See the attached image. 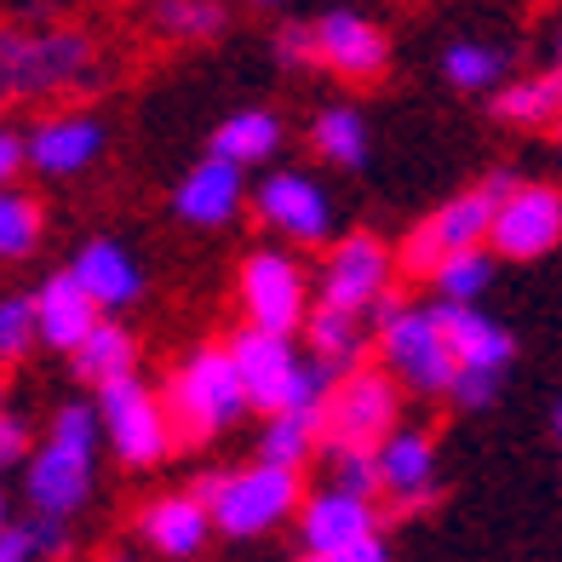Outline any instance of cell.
<instances>
[{
  "mask_svg": "<svg viewBox=\"0 0 562 562\" xmlns=\"http://www.w3.org/2000/svg\"><path fill=\"white\" fill-rule=\"evenodd\" d=\"M98 437L104 419L87 402H64L53 414L46 442H35L30 465H23V494H30L35 517H75L92 499V476H98Z\"/></svg>",
  "mask_w": 562,
  "mask_h": 562,
  "instance_id": "obj_1",
  "label": "cell"
},
{
  "mask_svg": "<svg viewBox=\"0 0 562 562\" xmlns=\"http://www.w3.org/2000/svg\"><path fill=\"white\" fill-rule=\"evenodd\" d=\"M98 75V46L75 23H7L0 30V87L12 98H58Z\"/></svg>",
  "mask_w": 562,
  "mask_h": 562,
  "instance_id": "obj_2",
  "label": "cell"
},
{
  "mask_svg": "<svg viewBox=\"0 0 562 562\" xmlns=\"http://www.w3.org/2000/svg\"><path fill=\"white\" fill-rule=\"evenodd\" d=\"M161 396H167L172 430H178V442H184V448L224 437V430L252 407V396H247V385H241V368H236V356H229V345H195L184 362L167 373Z\"/></svg>",
  "mask_w": 562,
  "mask_h": 562,
  "instance_id": "obj_3",
  "label": "cell"
},
{
  "mask_svg": "<svg viewBox=\"0 0 562 562\" xmlns=\"http://www.w3.org/2000/svg\"><path fill=\"white\" fill-rule=\"evenodd\" d=\"M373 322V345H379V368H391L402 379V391H419V396H448L459 362H453V345L442 334V316L437 304H407L396 293H385L368 311Z\"/></svg>",
  "mask_w": 562,
  "mask_h": 562,
  "instance_id": "obj_4",
  "label": "cell"
},
{
  "mask_svg": "<svg viewBox=\"0 0 562 562\" xmlns=\"http://www.w3.org/2000/svg\"><path fill=\"white\" fill-rule=\"evenodd\" d=\"M195 494L207 499L218 533H229V540H265V533H276L281 522H299L304 482H299L293 465L252 459V465H241V471L201 476Z\"/></svg>",
  "mask_w": 562,
  "mask_h": 562,
  "instance_id": "obj_5",
  "label": "cell"
},
{
  "mask_svg": "<svg viewBox=\"0 0 562 562\" xmlns=\"http://www.w3.org/2000/svg\"><path fill=\"white\" fill-rule=\"evenodd\" d=\"M98 419H104V442L115 448V459L126 471H156L161 459L178 448L167 396L149 391L138 373H126V379H115V385L98 391Z\"/></svg>",
  "mask_w": 562,
  "mask_h": 562,
  "instance_id": "obj_6",
  "label": "cell"
},
{
  "mask_svg": "<svg viewBox=\"0 0 562 562\" xmlns=\"http://www.w3.org/2000/svg\"><path fill=\"white\" fill-rule=\"evenodd\" d=\"M311 293H316V281L281 247H252L236 270L241 316H247V327H265V334H304V322L316 311Z\"/></svg>",
  "mask_w": 562,
  "mask_h": 562,
  "instance_id": "obj_7",
  "label": "cell"
},
{
  "mask_svg": "<svg viewBox=\"0 0 562 562\" xmlns=\"http://www.w3.org/2000/svg\"><path fill=\"white\" fill-rule=\"evenodd\" d=\"M327 442L322 448H379L402 425V379L391 368H350L327 396Z\"/></svg>",
  "mask_w": 562,
  "mask_h": 562,
  "instance_id": "obj_8",
  "label": "cell"
},
{
  "mask_svg": "<svg viewBox=\"0 0 562 562\" xmlns=\"http://www.w3.org/2000/svg\"><path fill=\"white\" fill-rule=\"evenodd\" d=\"M252 213L270 236L293 247H327V236H334V195L322 190L316 172L299 167H270L252 184Z\"/></svg>",
  "mask_w": 562,
  "mask_h": 562,
  "instance_id": "obj_9",
  "label": "cell"
},
{
  "mask_svg": "<svg viewBox=\"0 0 562 562\" xmlns=\"http://www.w3.org/2000/svg\"><path fill=\"white\" fill-rule=\"evenodd\" d=\"M391 276H396V252L391 241H379L373 229H350L327 247L322 276H316V299L322 304H339V311L368 316L379 299L391 293Z\"/></svg>",
  "mask_w": 562,
  "mask_h": 562,
  "instance_id": "obj_10",
  "label": "cell"
},
{
  "mask_svg": "<svg viewBox=\"0 0 562 562\" xmlns=\"http://www.w3.org/2000/svg\"><path fill=\"white\" fill-rule=\"evenodd\" d=\"M316 46H322V69L339 75V81H356V87H368L391 69L385 23L356 12V7H327L316 18Z\"/></svg>",
  "mask_w": 562,
  "mask_h": 562,
  "instance_id": "obj_11",
  "label": "cell"
},
{
  "mask_svg": "<svg viewBox=\"0 0 562 562\" xmlns=\"http://www.w3.org/2000/svg\"><path fill=\"white\" fill-rule=\"evenodd\" d=\"M562 241V190L557 184H517L494 207L488 247L499 259H546Z\"/></svg>",
  "mask_w": 562,
  "mask_h": 562,
  "instance_id": "obj_12",
  "label": "cell"
},
{
  "mask_svg": "<svg viewBox=\"0 0 562 562\" xmlns=\"http://www.w3.org/2000/svg\"><path fill=\"white\" fill-rule=\"evenodd\" d=\"M299 334H265V327H241V334H229V356H236L241 368V385L252 396L259 414H281L293 396V379L304 368V350L293 345Z\"/></svg>",
  "mask_w": 562,
  "mask_h": 562,
  "instance_id": "obj_13",
  "label": "cell"
},
{
  "mask_svg": "<svg viewBox=\"0 0 562 562\" xmlns=\"http://www.w3.org/2000/svg\"><path fill=\"white\" fill-rule=\"evenodd\" d=\"M30 167L41 178H81L87 167H98V156H104V121L87 115V110H53V115H41L30 133Z\"/></svg>",
  "mask_w": 562,
  "mask_h": 562,
  "instance_id": "obj_14",
  "label": "cell"
},
{
  "mask_svg": "<svg viewBox=\"0 0 562 562\" xmlns=\"http://www.w3.org/2000/svg\"><path fill=\"white\" fill-rule=\"evenodd\" d=\"M247 167H236V161H224V156H201L184 178H178V190H172V213L184 218V224H195V229H224V224H236V213L252 201V190H247V178H241Z\"/></svg>",
  "mask_w": 562,
  "mask_h": 562,
  "instance_id": "obj_15",
  "label": "cell"
},
{
  "mask_svg": "<svg viewBox=\"0 0 562 562\" xmlns=\"http://www.w3.org/2000/svg\"><path fill=\"white\" fill-rule=\"evenodd\" d=\"M368 533H379V517H373L368 494H350V488H339V482L304 494V505H299V540H304V551L334 557V551H345L356 540H368Z\"/></svg>",
  "mask_w": 562,
  "mask_h": 562,
  "instance_id": "obj_16",
  "label": "cell"
},
{
  "mask_svg": "<svg viewBox=\"0 0 562 562\" xmlns=\"http://www.w3.org/2000/svg\"><path fill=\"white\" fill-rule=\"evenodd\" d=\"M138 533H144L149 551H161V557H172V562H190V557L207 551V540H213L218 528H213L207 499L190 488V494H161V499H149L144 517H138Z\"/></svg>",
  "mask_w": 562,
  "mask_h": 562,
  "instance_id": "obj_17",
  "label": "cell"
},
{
  "mask_svg": "<svg viewBox=\"0 0 562 562\" xmlns=\"http://www.w3.org/2000/svg\"><path fill=\"white\" fill-rule=\"evenodd\" d=\"M379 482H385V499L402 510H419L437 499V442L425 430L396 425L385 442H379Z\"/></svg>",
  "mask_w": 562,
  "mask_h": 562,
  "instance_id": "obj_18",
  "label": "cell"
},
{
  "mask_svg": "<svg viewBox=\"0 0 562 562\" xmlns=\"http://www.w3.org/2000/svg\"><path fill=\"white\" fill-rule=\"evenodd\" d=\"M69 270H75V281H81L98 304H104V316H115V311H126V304L144 299V265L115 236L81 241V247H75V259H69Z\"/></svg>",
  "mask_w": 562,
  "mask_h": 562,
  "instance_id": "obj_19",
  "label": "cell"
},
{
  "mask_svg": "<svg viewBox=\"0 0 562 562\" xmlns=\"http://www.w3.org/2000/svg\"><path fill=\"white\" fill-rule=\"evenodd\" d=\"M437 316H442V334L453 345L459 368H488V373L510 368L517 339H510L505 322H494L488 311H476V304H453V299H437Z\"/></svg>",
  "mask_w": 562,
  "mask_h": 562,
  "instance_id": "obj_20",
  "label": "cell"
},
{
  "mask_svg": "<svg viewBox=\"0 0 562 562\" xmlns=\"http://www.w3.org/2000/svg\"><path fill=\"white\" fill-rule=\"evenodd\" d=\"M35 316H41V345H53V350L69 356L98 322H104V304H98L81 281H75V270H58L35 293Z\"/></svg>",
  "mask_w": 562,
  "mask_h": 562,
  "instance_id": "obj_21",
  "label": "cell"
},
{
  "mask_svg": "<svg viewBox=\"0 0 562 562\" xmlns=\"http://www.w3.org/2000/svg\"><path fill=\"white\" fill-rule=\"evenodd\" d=\"M281 133H288V126H281V115H276V110L247 104V110L224 115V121L213 126L207 149H213V156H224V161H236V167H265V161H276Z\"/></svg>",
  "mask_w": 562,
  "mask_h": 562,
  "instance_id": "obj_22",
  "label": "cell"
},
{
  "mask_svg": "<svg viewBox=\"0 0 562 562\" xmlns=\"http://www.w3.org/2000/svg\"><path fill=\"white\" fill-rule=\"evenodd\" d=\"M69 362H75V379H81V385L104 391V385H115V379L138 373V339L126 334V327H121L115 316H104V322H98L81 345L69 350Z\"/></svg>",
  "mask_w": 562,
  "mask_h": 562,
  "instance_id": "obj_23",
  "label": "cell"
},
{
  "mask_svg": "<svg viewBox=\"0 0 562 562\" xmlns=\"http://www.w3.org/2000/svg\"><path fill=\"white\" fill-rule=\"evenodd\" d=\"M494 121L505 126H528V133H540V126H557L562 121V69H546V75H517V81H505L494 98H488Z\"/></svg>",
  "mask_w": 562,
  "mask_h": 562,
  "instance_id": "obj_24",
  "label": "cell"
},
{
  "mask_svg": "<svg viewBox=\"0 0 562 562\" xmlns=\"http://www.w3.org/2000/svg\"><path fill=\"white\" fill-rule=\"evenodd\" d=\"M368 339H373V334L362 327V316H356V311H339V304H322V299H316L311 322H304V350L322 356V362L339 368V373L362 368Z\"/></svg>",
  "mask_w": 562,
  "mask_h": 562,
  "instance_id": "obj_25",
  "label": "cell"
},
{
  "mask_svg": "<svg viewBox=\"0 0 562 562\" xmlns=\"http://www.w3.org/2000/svg\"><path fill=\"white\" fill-rule=\"evenodd\" d=\"M442 81L453 92H471V98H494L510 81V53L499 41H448L442 46Z\"/></svg>",
  "mask_w": 562,
  "mask_h": 562,
  "instance_id": "obj_26",
  "label": "cell"
},
{
  "mask_svg": "<svg viewBox=\"0 0 562 562\" xmlns=\"http://www.w3.org/2000/svg\"><path fill=\"white\" fill-rule=\"evenodd\" d=\"M494 207H499V201H494L488 190L476 184V190H465V195L442 201V207L425 218V229L437 236V247H442V252L488 247V236H494Z\"/></svg>",
  "mask_w": 562,
  "mask_h": 562,
  "instance_id": "obj_27",
  "label": "cell"
},
{
  "mask_svg": "<svg viewBox=\"0 0 562 562\" xmlns=\"http://www.w3.org/2000/svg\"><path fill=\"white\" fill-rule=\"evenodd\" d=\"M373 138H368V115L362 110H350V104H327V110H316V121H311V149L327 161V167H345V172H356V167H368V149Z\"/></svg>",
  "mask_w": 562,
  "mask_h": 562,
  "instance_id": "obj_28",
  "label": "cell"
},
{
  "mask_svg": "<svg viewBox=\"0 0 562 562\" xmlns=\"http://www.w3.org/2000/svg\"><path fill=\"white\" fill-rule=\"evenodd\" d=\"M322 442H327L322 414H265V430H259V459H276V465L304 471V465H311V459L322 453Z\"/></svg>",
  "mask_w": 562,
  "mask_h": 562,
  "instance_id": "obj_29",
  "label": "cell"
},
{
  "mask_svg": "<svg viewBox=\"0 0 562 562\" xmlns=\"http://www.w3.org/2000/svg\"><path fill=\"white\" fill-rule=\"evenodd\" d=\"M156 30L167 41H218L229 30V7L224 0H156Z\"/></svg>",
  "mask_w": 562,
  "mask_h": 562,
  "instance_id": "obj_30",
  "label": "cell"
},
{
  "mask_svg": "<svg viewBox=\"0 0 562 562\" xmlns=\"http://www.w3.org/2000/svg\"><path fill=\"white\" fill-rule=\"evenodd\" d=\"M46 213L35 195H23L18 184H0V259H30L41 247Z\"/></svg>",
  "mask_w": 562,
  "mask_h": 562,
  "instance_id": "obj_31",
  "label": "cell"
},
{
  "mask_svg": "<svg viewBox=\"0 0 562 562\" xmlns=\"http://www.w3.org/2000/svg\"><path fill=\"white\" fill-rule=\"evenodd\" d=\"M488 281H494V247H465V252H448V259L437 265L430 288H437V299L476 304L482 293H488Z\"/></svg>",
  "mask_w": 562,
  "mask_h": 562,
  "instance_id": "obj_32",
  "label": "cell"
},
{
  "mask_svg": "<svg viewBox=\"0 0 562 562\" xmlns=\"http://www.w3.org/2000/svg\"><path fill=\"white\" fill-rule=\"evenodd\" d=\"M41 345V316H35V299L7 293L0 299V362H23Z\"/></svg>",
  "mask_w": 562,
  "mask_h": 562,
  "instance_id": "obj_33",
  "label": "cell"
},
{
  "mask_svg": "<svg viewBox=\"0 0 562 562\" xmlns=\"http://www.w3.org/2000/svg\"><path fill=\"white\" fill-rule=\"evenodd\" d=\"M327 453V482H339L350 494L379 499L385 482H379V448H322Z\"/></svg>",
  "mask_w": 562,
  "mask_h": 562,
  "instance_id": "obj_34",
  "label": "cell"
},
{
  "mask_svg": "<svg viewBox=\"0 0 562 562\" xmlns=\"http://www.w3.org/2000/svg\"><path fill=\"white\" fill-rule=\"evenodd\" d=\"M270 53L281 69H322V46H316V18H288L270 35Z\"/></svg>",
  "mask_w": 562,
  "mask_h": 562,
  "instance_id": "obj_35",
  "label": "cell"
},
{
  "mask_svg": "<svg viewBox=\"0 0 562 562\" xmlns=\"http://www.w3.org/2000/svg\"><path fill=\"white\" fill-rule=\"evenodd\" d=\"M448 259V252L437 247V236H430V229L425 224H414V229H407V236H402V247H396V270H407V276H437V265Z\"/></svg>",
  "mask_w": 562,
  "mask_h": 562,
  "instance_id": "obj_36",
  "label": "cell"
},
{
  "mask_svg": "<svg viewBox=\"0 0 562 562\" xmlns=\"http://www.w3.org/2000/svg\"><path fill=\"white\" fill-rule=\"evenodd\" d=\"M499 379L505 373H488V368H459V379H453V407H465V414H482V407H494V396H499Z\"/></svg>",
  "mask_w": 562,
  "mask_h": 562,
  "instance_id": "obj_37",
  "label": "cell"
},
{
  "mask_svg": "<svg viewBox=\"0 0 562 562\" xmlns=\"http://www.w3.org/2000/svg\"><path fill=\"white\" fill-rule=\"evenodd\" d=\"M30 425H23L18 414H0V471H12V465H30Z\"/></svg>",
  "mask_w": 562,
  "mask_h": 562,
  "instance_id": "obj_38",
  "label": "cell"
},
{
  "mask_svg": "<svg viewBox=\"0 0 562 562\" xmlns=\"http://www.w3.org/2000/svg\"><path fill=\"white\" fill-rule=\"evenodd\" d=\"M30 167V138L0 126V184H18V172Z\"/></svg>",
  "mask_w": 562,
  "mask_h": 562,
  "instance_id": "obj_39",
  "label": "cell"
},
{
  "mask_svg": "<svg viewBox=\"0 0 562 562\" xmlns=\"http://www.w3.org/2000/svg\"><path fill=\"white\" fill-rule=\"evenodd\" d=\"M0 562H41V546H35L30 522H12L7 533H0Z\"/></svg>",
  "mask_w": 562,
  "mask_h": 562,
  "instance_id": "obj_40",
  "label": "cell"
},
{
  "mask_svg": "<svg viewBox=\"0 0 562 562\" xmlns=\"http://www.w3.org/2000/svg\"><path fill=\"white\" fill-rule=\"evenodd\" d=\"M30 528H35V546H41V557H64V546H69L64 517H30Z\"/></svg>",
  "mask_w": 562,
  "mask_h": 562,
  "instance_id": "obj_41",
  "label": "cell"
},
{
  "mask_svg": "<svg viewBox=\"0 0 562 562\" xmlns=\"http://www.w3.org/2000/svg\"><path fill=\"white\" fill-rule=\"evenodd\" d=\"M334 562H391V546L379 540V533H368V540H356V546L334 551Z\"/></svg>",
  "mask_w": 562,
  "mask_h": 562,
  "instance_id": "obj_42",
  "label": "cell"
},
{
  "mask_svg": "<svg viewBox=\"0 0 562 562\" xmlns=\"http://www.w3.org/2000/svg\"><path fill=\"white\" fill-rule=\"evenodd\" d=\"M12 522H7V488H0V533H7Z\"/></svg>",
  "mask_w": 562,
  "mask_h": 562,
  "instance_id": "obj_43",
  "label": "cell"
},
{
  "mask_svg": "<svg viewBox=\"0 0 562 562\" xmlns=\"http://www.w3.org/2000/svg\"><path fill=\"white\" fill-rule=\"evenodd\" d=\"M299 562H334V557H322V551H299Z\"/></svg>",
  "mask_w": 562,
  "mask_h": 562,
  "instance_id": "obj_44",
  "label": "cell"
},
{
  "mask_svg": "<svg viewBox=\"0 0 562 562\" xmlns=\"http://www.w3.org/2000/svg\"><path fill=\"white\" fill-rule=\"evenodd\" d=\"M104 562H133V557H126V551H110V557H104Z\"/></svg>",
  "mask_w": 562,
  "mask_h": 562,
  "instance_id": "obj_45",
  "label": "cell"
},
{
  "mask_svg": "<svg viewBox=\"0 0 562 562\" xmlns=\"http://www.w3.org/2000/svg\"><path fill=\"white\" fill-rule=\"evenodd\" d=\"M551 425H557V437H562V402H557V419H551Z\"/></svg>",
  "mask_w": 562,
  "mask_h": 562,
  "instance_id": "obj_46",
  "label": "cell"
},
{
  "mask_svg": "<svg viewBox=\"0 0 562 562\" xmlns=\"http://www.w3.org/2000/svg\"><path fill=\"white\" fill-rule=\"evenodd\" d=\"M557 69H562V30H557Z\"/></svg>",
  "mask_w": 562,
  "mask_h": 562,
  "instance_id": "obj_47",
  "label": "cell"
},
{
  "mask_svg": "<svg viewBox=\"0 0 562 562\" xmlns=\"http://www.w3.org/2000/svg\"><path fill=\"white\" fill-rule=\"evenodd\" d=\"M252 7H281V0H252Z\"/></svg>",
  "mask_w": 562,
  "mask_h": 562,
  "instance_id": "obj_48",
  "label": "cell"
},
{
  "mask_svg": "<svg viewBox=\"0 0 562 562\" xmlns=\"http://www.w3.org/2000/svg\"><path fill=\"white\" fill-rule=\"evenodd\" d=\"M7 98H12V92H7V87H0V104H7Z\"/></svg>",
  "mask_w": 562,
  "mask_h": 562,
  "instance_id": "obj_49",
  "label": "cell"
},
{
  "mask_svg": "<svg viewBox=\"0 0 562 562\" xmlns=\"http://www.w3.org/2000/svg\"><path fill=\"white\" fill-rule=\"evenodd\" d=\"M0 414H7V407H0Z\"/></svg>",
  "mask_w": 562,
  "mask_h": 562,
  "instance_id": "obj_50",
  "label": "cell"
}]
</instances>
